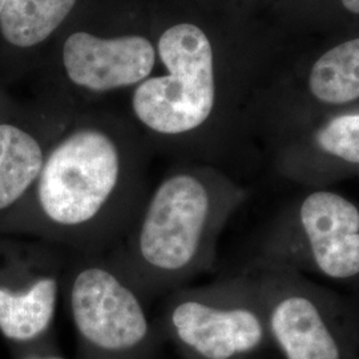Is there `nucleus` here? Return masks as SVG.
Listing matches in <instances>:
<instances>
[{"instance_id":"f257e3e1","label":"nucleus","mask_w":359,"mask_h":359,"mask_svg":"<svg viewBox=\"0 0 359 359\" xmlns=\"http://www.w3.org/2000/svg\"><path fill=\"white\" fill-rule=\"evenodd\" d=\"M249 191L219 173L177 170L148 191L109 258L149 299L209 271L218 241Z\"/></svg>"},{"instance_id":"f03ea898","label":"nucleus","mask_w":359,"mask_h":359,"mask_svg":"<svg viewBox=\"0 0 359 359\" xmlns=\"http://www.w3.org/2000/svg\"><path fill=\"white\" fill-rule=\"evenodd\" d=\"M147 193L111 133L80 127L48 151L27 198L32 226L41 236L74 255L90 256L103 255L123 238Z\"/></svg>"},{"instance_id":"dca6fc26","label":"nucleus","mask_w":359,"mask_h":359,"mask_svg":"<svg viewBox=\"0 0 359 359\" xmlns=\"http://www.w3.org/2000/svg\"><path fill=\"white\" fill-rule=\"evenodd\" d=\"M27 359H63L62 357H57V355H44V357H29Z\"/></svg>"},{"instance_id":"ddd939ff","label":"nucleus","mask_w":359,"mask_h":359,"mask_svg":"<svg viewBox=\"0 0 359 359\" xmlns=\"http://www.w3.org/2000/svg\"><path fill=\"white\" fill-rule=\"evenodd\" d=\"M309 87L325 105H346L359 99V38L326 52L313 67Z\"/></svg>"},{"instance_id":"f8f14e48","label":"nucleus","mask_w":359,"mask_h":359,"mask_svg":"<svg viewBox=\"0 0 359 359\" xmlns=\"http://www.w3.org/2000/svg\"><path fill=\"white\" fill-rule=\"evenodd\" d=\"M76 0H6L0 13L1 39L18 50L43 43L63 23Z\"/></svg>"},{"instance_id":"1a4fd4ad","label":"nucleus","mask_w":359,"mask_h":359,"mask_svg":"<svg viewBox=\"0 0 359 359\" xmlns=\"http://www.w3.org/2000/svg\"><path fill=\"white\" fill-rule=\"evenodd\" d=\"M65 261L40 271L22 285L0 283V333L29 342L51 326L65 286Z\"/></svg>"},{"instance_id":"9d476101","label":"nucleus","mask_w":359,"mask_h":359,"mask_svg":"<svg viewBox=\"0 0 359 359\" xmlns=\"http://www.w3.org/2000/svg\"><path fill=\"white\" fill-rule=\"evenodd\" d=\"M313 161L287 179L305 188H329L359 169V109L329 117L310 136Z\"/></svg>"},{"instance_id":"4468645a","label":"nucleus","mask_w":359,"mask_h":359,"mask_svg":"<svg viewBox=\"0 0 359 359\" xmlns=\"http://www.w3.org/2000/svg\"><path fill=\"white\" fill-rule=\"evenodd\" d=\"M345 8L350 13H358L359 15V0H342Z\"/></svg>"},{"instance_id":"6e6552de","label":"nucleus","mask_w":359,"mask_h":359,"mask_svg":"<svg viewBox=\"0 0 359 359\" xmlns=\"http://www.w3.org/2000/svg\"><path fill=\"white\" fill-rule=\"evenodd\" d=\"M154 57L151 41L136 35L102 39L76 32L67 39L63 50L68 77L95 92L142 83L152 72Z\"/></svg>"},{"instance_id":"0eeeda50","label":"nucleus","mask_w":359,"mask_h":359,"mask_svg":"<svg viewBox=\"0 0 359 359\" xmlns=\"http://www.w3.org/2000/svg\"><path fill=\"white\" fill-rule=\"evenodd\" d=\"M75 257L65 270L63 290L81 339L109 354L142 345L149 334L147 299L109 257Z\"/></svg>"},{"instance_id":"39448f33","label":"nucleus","mask_w":359,"mask_h":359,"mask_svg":"<svg viewBox=\"0 0 359 359\" xmlns=\"http://www.w3.org/2000/svg\"><path fill=\"white\" fill-rule=\"evenodd\" d=\"M168 320L180 344L200 359L240 358L270 338L256 283L243 269L169 293Z\"/></svg>"},{"instance_id":"423d86ee","label":"nucleus","mask_w":359,"mask_h":359,"mask_svg":"<svg viewBox=\"0 0 359 359\" xmlns=\"http://www.w3.org/2000/svg\"><path fill=\"white\" fill-rule=\"evenodd\" d=\"M167 76L144 80L136 88L132 109L144 127L177 137L204 127L216 105L213 52L198 27H170L158 40Z\"/></svg>"},{"instance_id":"2eb2a0df","label":"nucleus","mask_w":359,"mask_h":359,"mask_svg":"<svg viewBox=\"0 0 359 359\" xmlns=\"http://www.w3.org/2000/svg\"><path fill=\"white\" fill-rule=\"evenodd\" d=\"M350 298H351V301L354 302V305H355V308H357V311H358L359 314V285L358 286H355L354 289H351V292H350Z\"/></svg>"},{"instance_id":"f3484780","label":"nucleus","mask_w":359,"mask_h":359,"mask_svg":"<svg viewBox=\"0 0 359 359\" xmlns=\"http://www.w3.org/2000/svg\"><path fill=\"white\" fill-rule=\"evenodd\" d=\"M4 3H6V0H0V13H1V10H3V6H4Z\"/></svg>"},{"instance_id":"9b49d317","label":"nucleus","mask_w":359,"mask_h":359,"mask_svg":"<svg viewBox=\"0 0 359 359\" xmlns=\"http://www.w3.org/2000/svg\"><path fill=\"white\" fill-rule=\"evenodd\" d=\"M47 154L34 133L13 123H0V213L26 201Z\"/></svg>"},{"instance_id":"20e7f679","label":"nucleus","mask_w":359,"mask_h":359,"mask_svg":"<svg viewBox=\"0 0 359 359\" xmlns=\"http://www.w3.org/2000/svg\"><path fill=\"white\" fill-rule=\"evenodd\" d=\"M243 270L256 283L283 359H353L359 314L350 295L290 270Z\"/></svg>"},{"instance_id":"7ed1b4c3","label":"nucleus","mask_w":359,"mask_h":359,"mask_svg":"<svg viewBox=\"0 0 359 359\" xmlns=\"http://www.w3.org/2000/svg\"><path fill=\"white\" fill-rule=\"evenodd\" d=\"M244 266L290 270L318 283L359 285V203L305 188L269 218Z\"/></svg>"}]
</instances>
